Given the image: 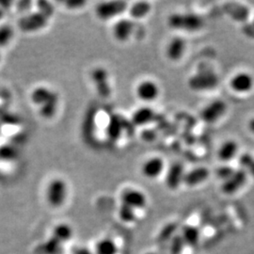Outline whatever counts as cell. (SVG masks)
<instances>
[{
  "label": "cell",
  "mask_w": 254,
  "mask_h": 254,
  "mask_svg": "<svg viewBox=\"0 0 254 254\" xmlns=\"http://www.w3.org/2000/svg\"><path fill=\"white\" fill-rule=\"evenodd\" d=\"M168 26L177 30L198 31L203 26V20L195 13H173L168 18Z\"/></svg>",
  "instance_id": "cell-1"
},
{
  "label": "cell",
  "mask_w": 254,
  "mask_h": 254,
  "mask_svg": "<svg viewBox=\"0 0 254 254\" xmlns=\"http://www.w3.org/2000/svg\"><path fill=\"white\" fill-rule=\"evenodd\" d=\"M67 184L62 178H55L46 188V200L55 208L61 207L67 198Z\"/></svg>",
  "instance_id": "cell-2"
},
{
  "label": "cell",
  "mask_w": 254,
  "mask_h": 254,
  "mask_svg": "<svg viewBox=\"0 0 254 254\" xmlns=\"http://www.w3.org/2000/svg\"><path fill=\"white\" fill-rule=\"evenodd\" d=\"M49 20V14L43 10L34 11L19 19L18 27L23 32H36L46 27Z\"/></svg>",
  "instance_id": "cell-3"
},
{
  "label": "cell",
  "mask_w": 254,
  "mask_h": 254,
  "mask_svg": "<svg viewBox=\"0 0 254 254\" xmlns=\"http://www.w3.org/2000/svg\"><path fill=\"white\" fill-rule=\"evenodd\" d=\"M127 8V3L125 1L101 2L95 8V14L102 21H109L124 13Z\"/></svg>",
  "instance_id": "cell-4"
},
{
  "label": "cell",
  "mask_w": 254,
  "mask_h": 254,
  "mask_svg": "<svg viewBox=\"0 0 254 254\" xmlns=\"http://www.w3.org/2000/svg\"><path fill=\"white\" fill-rule=\"evenodd\" d=\"M218 75L210 70L200 71L191 76L189 85L194 91H206L218 86Z\"/></svg>",
  "instance_id": "cell-5"
},
{
  "label": "cell",
  "mask_w": 254,
  "mask_h": 254,
  "mask_svg": "<svg viewBox=\"0 0 254 254\" xmlns=\"http://www.w3.org/2000/svg\"><path fill=\"white\" fill-rule=\"evenodd\" d=\"M91 81L96 92L103 98H108L111 94V85L109 83V73L104 67H95L91 71Z\"/></svg>",
  "instance_id": "cell-6"
},
{
  "label": "cell",
  "mask_w": 254,
  "mask_h": 254,
  "mask_svg": "<svg viewBox=\"0 0 254 254\" xmlns=\"http://www.w3.org/2000/svg\"><path fill=\"white\" fill-rule=\"evenodd\" d=\"M226 103L224 101L218 99L209 103L205 108H203L200 112V117L205 123L213 124L221 118L226 113Z\"/></svg>",
  "instance_id": "cell-7"
},
{
  "label": "cell",
  "mask_w": 254,
  "mask_h": 254,
  "mask_svg": "<svg viewBox=\"0 0 254 254\" xmlns=\"http://www.w3.org/2000/svg\"><path fill=\"white\" fill-rule=\"evenodd\" d=\"M159 93H160V89L157 83L150 79L142 80L136 86V96L139 100L143 102L150 103L156 100L157 97L159 96Z\"/></svg>",
  "instance_id": "cell-8"
},
{
  "label": "cell",
  "mask_w": 254,
  "mask_h": 254,
  "mask_svg": "<svg viewBox=\"0 0 254 254\" xmlns=\"http://www.w3.org/2000/svg\"><path fill=\"white\" fill-rule=\"evenodd\" d=\"M135 30V22L130 18H121L114 24L112 34L116 41L126 43L129 41Z\"/></svg>",
  "instance_id": "cell-9"
},
{
  "label": "cell",
  "mask_w": 254,
  "mask_h": 254,
  "mask_svg": "<svg viewBox=\"0 0 254 254\" xmlns=\"http://www.w3.org/2000/svg\"><path fill=\"white\" fill-rule=\"evenodd\" d=\"M247 181V172L243 169L236 170L235 173L229 177L227 180L223 181L221 186V190L225 194H234L239 190Z\"/></svg>",
  "instance_id": "cell-10"
},
{
  "label": "cell",
  "mask_w": 254,
  "mask_h": 254,
  "mask_svg": "<svg viewBox=\"0 0 254 254\" xmlns=\"http://www.w3.org/2000/svg\"><path fill=\"white\" fill-rule=\"evenodd\" d=\"M165 169V162L161 157L154 156L147 159L141 166V173L148 179H155L159 177Z\"/></svg>",
  "instance_id": "cell-11"
},
{
  "label": "cell",
  "mask_w": 254,
  "mask_h": 254,
  "mask_svg": "<svg viewBox=\"0 0 254 254\" xmlns=\"http://www.w3.org/2000/svg\"><path fill=\"white\" fill-rule=\"evenodd\" d=\"M232 90L238 93H246L252 91L254 86V79L251 73L240 72L233 76L230 81Z\"/></svg>",
  "instance_id": "cell-12"
},
{
  "label": "cell",
  "mask_w": 254,
  "mask_h": 254,
  "mask_svg": "<svg viewBox=\"0 0 254 254\" xmlns=\"http://www.w3.org/2000/svg\"><path fill=\"white\" fill-rule=\"evenodd\" d=\"M122 202L133 209H141L145 207L147 203L145 194L141 191L128 189L122 194Z\"/></svg>",
  "instance_id": "cell-13"
},
{
  "label": "cell",
  "mask_w": 254,
  "mask_h": 254,
  "mask_svg": "<svg viewBox=\"0 0 254 254\" xmlns=\"http://www.w3.org/2000/svg\"><path fill=\"white\" fill-rule=\"evenodd\" d=\"M184 166L181 163H174L170 167L166 175V185L170 190H176L182 183L185 177Z\"/></svg>",
  "instance_id": "cell-14"
},
{
  "label": "cell",
  "mask_w": 254,
  "mask_h": 254,
  "mask_svg": "<svg viewBox=\"0 0 254 254\" xmlns=\"http://www.w3.org/2000/svg\"><path fill=\"white\" fill-rule=\"evenodd\" d=\"M186 41L182 37H174L170 41L166 48V55L169 60L178 62L186 52Z\"/></svg>",
  "instance_id": "cell-15"
},
{
  "label": "cell",
  "mask_w": 254,
  "mask_h": 254,
  "mask_svg": "<svg viewBox=\"0 0 254 254\" xmlns=\"http://www.w3.org/2000/svg\"><path fill=\"white\" fill-rule=\"evenodd\" d=\"M209 174L210 173H209L207 168L198 167V168H195L190 172L186 173L183 183H185L186 185H188L190 187L198 186L208 178Z\"/></svg>",
  "instance_id": "cell-16"
},
{
  "label": "cell",
  "mask_w": 254,
  "mask_h": 254,
  "mask_svg": "<svg viewBox=\"0 0 254 254\" xmlns=\"http://www.w3.org/2000/svg\"><path fill=\"white\" fill-rule=\"evenodd\" d=\"M125 127L123 125V120L118 115H113L109 120L107 127V136L110 142H117L121 138L124 132Z\"/></svg>",
  "instance_id": "cell-17"
},
{
  "label": "cell",
  "mask_w": 254,
  "mask_h": 254,
  "mask_svg": "<svg viewBox=\"0 0 254 254\" xmlns=\"http://www.w3.org/2000/svg\"><path fill=\"white\" fill-rule=\"evenodd\" d=\"M154 118V111L149 107H141L136 109L132 115V123L136 127H144Z\"/></svg>",
  "instance_id": "cell-18"
},
{
  "label": "cell",
  "mask_w": 254,
  "mask_h": 254,
  "mask_svg": "<svg viewBox=\"0 0 254 254\" xmlns=\"http://www.w3.org/2000/svg\"><path fill=\"white\" fill-rule=\"evenodd\" d=\"M55 91L50 90L49 88L45 87V86H39L35 88L31 94L30 98L34 105H36L38 108L43 106L47 101L50 100L55 95Z\"/></svg>",
  "instance_id": "cell-19"
},
{
  "label": "cell",
  "mask_w": 254,
  "mask_h": 254,
  "mask_svg": "<svg viewBox=\"0 0 254 254\" xmlns=\"http://www.w3.org/2000/svg\"><path fill=\"white\" fill-rule=\"evenodd\" d=\"M238 152V144L235 140H227L222 145L220 146L218 150V158L223 161L228 162L235 158Z\"/></svg>",
  "instance_id": "cell-20"
},
{
  "label": "cell",
  "mask_w": 254,
  "mask_h": 254,
  "mask_svg": "<svg viewBox=\"0 0 254 254\" xmlns=\"http://www.w3.org/2000/svg\"><path fill=\"white\" fill-rule=\"evenodd\" d=\"M59 95L56 92L54 96L39 108L40 115L46 120L54 118L59 109Z\"/></svg>",
  "instance_id": "cell-21"
},
{
  "label": "cell",
  "mask_w": 254,
  "mask_h": 254,
  "mask_svg": "<svg viewBox=\"0 0 254 254\" xmlns=\"http://www.w3.org/2000/svg\"><path fill=\"white\" fill-rule=\"evenodd\" d=\"M152 9L151 4L148 2H136L129 9V14L132 19H142L146 17Z\"/></svg>",
  "instance_id": "cell-22"
},
{
  "label": "cell",
  "mask_w": 254,
  "mask_h": 254,
  "mask_svg": "<svg viewBox=\"0 0 254 254\" xmlns=\"http://www.w3.org/2000/svg\"><path fill=\"white\" fill-rule=\"evenodd\" d=\"M182 237L185 241V244L194 247L199 243L200 232L197 228L191 226V225H188V226L183 228Z\"/></svg>",
  "instance_id": "cell-23"
},
{
  "label": "cell",
  "mask_w": 254,
  "mask_h": 254,
  "mask_svg": "<svg viewBox=\"0 0 254 254\" xmlns=\"http://www.w3.org/2000/svg\"><path fill=\"white\" fill-rule=\"evenodd\" d=\"M39 249L43 254H61L63 251L62 243L55 237L49 238Z\"/></svg>",
  "instance_id": "cell-24"
},
{
  "label": "cell",
  "mask_w": 254,
  "mask_h": 254,
  "mask_svg": "<svg viewBox=\"0 0 254 254\" xmlns=\"http://www.w3.org/2000/svg\"><path fill=\"white\" fill-rule=\"evenodd\" d=\"M73 235V230L68 224H60L54 229V237L61 243L68 241Z\"/></svg>",
  "instance_id": "cell-25"
},
{
  "label": "cell",
  "mask_w": 254,
  "mask_h": 254,
  "mask_svg": "<svg viewBox=\"0 0 254 254\" xmlns=\"http://www.w3.org/2000/svg\"><path fill=\"white\" fill-rule=\"evenodd\" d=\"M14 36V30L9 25L0 26V48L8 46Z\"/></svg>",
  "instance_id": "cell-26"
},
{
  "label": "cell",
  "mask_w": 254,
  "mask_h": 254,
  "mask_svg": "<svg viewBox=\"0 0 254 254\" xmlns=\"http://www.w3.org/2000/svg\"><path fill=\"white\" fill-rule=\"evenodd\" d=\"M117 247L110 239H104L96 245V254H116Z\"/></svg>",
  "instance_id": "cell-27"
},
{
  "label": "cell",
  "mask_w": 254,
  "mask_h": 254,
  "mask_svg": "<svg viewBox=\"0 0 254 254\" xmlns=\"http://www.w3.org/2000/svg\"><path fill=\"white\" fill-rule=\"evenodd\" d=\"M120 218L125 222H131L135 219V209L122 203L119 209Z\"/></svg>",
  "instance_id": "cell-28"
},
{
  "label": "cell",
  "mask_w": 254,
  "mask_h": 254,
  "mask_svg": "<svg viewBox=\"0 0 254 254\" xmlns=\"http://www.w3.org/2000/svg\"><path fill=\"white\" fill-rule=\"evenodd\" d=\"M185 245L182 236H173L171 240V254H182Z\"/></svg>",
  "instance_id": "cell-29"
},
{
  "label": "cell",
  "mask_w": 254,
  "mask_h": 254,
  "mask_svg": "<svg viewBox=\"0 0 254 254\" xmlns=\"http://www.w3.org/2000/svg\"><path fill=\"white\" fill-rule=\"evenodd\" d=\"M240 164L244 168V171H249V173L254 176V158L250 154H243L240 157Z\"/></svg>",
  "instance_id": "cell-30"
},
{
  "label": "cell",
  "mask_w": 254,
  "mask_h": 254,
  "mask_svg": "<svg viewBox=\"0 0 254 254\" xmlns=\"http://www.w3.org/2000/svg\"><path fill=\"white\" fill-rule=\"evenodd\" d=\"M15 157V151L9 145L0 147V159L2 160H12Z\"/></svg>",
  "instance_id": "cell-31"
},
{
  "label": "cell",
  "mask_w": 254,
  "mask_h": 254,
  "mask_svg": "<svg viewBox=\"0 0 254 254\" xmlns=\"http://www.w3.org/2000/svg\"><path fill=\"white\" fill-rule=\"evenodd\" d=\"M235 171L236 170H234V169H232L230 167L224 166V167H220L218 169V171H217V174H218V176L220 179L225 181V180H227L229 177L232 176V174L235 173Z\"/></svg>",
  "instance_id": "cell-32"
},
{
  "label": "cell",
  "mask_w": 254,
  "mask_h": 254,
  "mask_svg": "<svg viewBox=\"0 0 254 254\" xmlns=\"http://www.w3.org/2000/svg\"><path fill=\"white\" fill-rule=\"evenodd\" d=\"M175 229H176L175 224H169V225H167L162 230V232H161V234L159 236V238L161 240H167V239L171 238V236H173V233L175 232Z\"/></svg>",
  "instance_id": "cell-33"
},
{
  "label": "cell",
  "mask_w": 254,
  "mask_h": 254,
  "mask_svg": "<svg viewBox=\"0 0 254 254\" xmlns=\"http://www.w3.org/2000/svg\"><path fill=\"white\" fill-rule=\"evenodd\" d=\"M85 4H86L85 1H70L65 3V5L69 9H78V8H81L82 6H84Z\"/></svg>",
  "instance_id": "cell-34"
},
{
  "label": "cell",
  "mask_w": 254,
  "mask_h": 254,
  "mask_svg": "<svg viewBox=\"0 0 254 254\" xmlns=\"http://www.w3.org/2000/svg\"><path fill=\"white\" fill-rule=\"evenodd\" d=\"M73 254H92L90 251L85 248H78L73 251Z\"/></svg>",
  "instance_id": "cell-35"
},
{
  "label": "cell",
  "mask_w": 254,
  "mask_h": 254,
  "mask_svg": "<svg viewBox=\"0 0 254 254\" xmlns=\"http://www.w3.org/2000/svg\"><path fill=\"white\" fill-rule=\"evenodd\" d=\"M249 127H250V129H251V131L254 133V119H253L251 122H250V125H249Z\"/></svg>",
  "instance_id": "cell-36"
},
{
  "label": "cell",
  "mask_w": 254,
  "mask_h": 254,
  "mask_svg": "<svg viewBox=\"0 0 254 254\" xmlns=\"http://www.w3.org/2000/svg\"><path fill=\"white\" fill-rule=\"evenodd\" d=\"M4 16H5V12H4V9H2V8L0 7V21H1L2 19L4 18Z\"/></svg>",
  "instance_id": "cell-37"
},
{
  "label": "cell",
  "mask_w": 254,
  "mask_h": 254,
  "mask_svg": "<svg viewBox=\"0 0 254 254\" xmlns=\"http://www.w3.org/2000/svg\"><path fill=\"white\" fill-rule=\"evenodd\" d=\"M0 60H1V52H0Z\"/></svg>",
  "instance_id": "cell-38"
},
{
  "label": "cell",
  "mask_w": 254,
  "mask_h": 254,
  "mask_svg": "<svg viewBox=\"0 0 254 254\" xmlns=\"http://www.w3.org/2000/svg\"><path fill=\"white\" fill-rule=\"evenodd\" d=\"M253 24H254V23H253Z\"/></svg>",
  "instance_id": "cell-39"
},
{
  "label": "cell",
  "mask_w": 254,
  "mask_h": 254,
  "mask_svg": "<svg viewBox=\"0 0 254 254\" xmlns=\"http://www.w3.org/2000/svg\"></svg>",
  "instance_id": "cell-40"
}]
</instances>
